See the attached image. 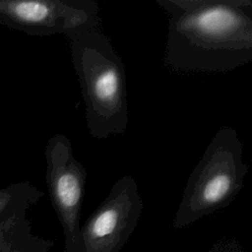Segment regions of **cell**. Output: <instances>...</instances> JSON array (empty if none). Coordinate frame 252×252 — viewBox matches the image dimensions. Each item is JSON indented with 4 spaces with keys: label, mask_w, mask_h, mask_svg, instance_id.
Here are the masks:
<instances>
[{
    "label": "cell",
    "mask_w": 252,
    "mask_h": 252,
    "mask_svg": "<svg viewBox=\"0 0 252 252\" xmlns=\"http://www.w3.org/2000/svg\"><path fill=\"white\" fill-rule=\"evenodd\" d=\"M243 144L230 126L218 130L190 173L174 218L182 227L228 206L244 185Z\"/></svg>",
    "instance_id": "3"
},
{
    "label": "cell",
    "mask_w": 252,
    "mask_h": 252,
    "mask_svg": "<svg viewBox=\"0 0 252 252\" xmlns=\"http://www.w3.org/2000/svg\"><path fill=\"white\" fill-rule=\"evenodd\" d=\"M50 242L32 234L27 215L0 223V252H48Z\"/></svg>",
    "instance_id": "7"
},
{
    "label": "cell",
    "mask_w": 252,
    "mask_h": 252,
    "mask_svg": "<svg viewBox=\"0 0 252 252\" xmlns=\"http://www.w3.org/2000/svg\"><path fill=\"white\" fill-rule=\"evenodd\" d=\"M45 159L48 192L63 226L68 248L81 228L79 222L87 170L75 158L71 141L63 134H55L48 140Z\"/></svg>",
    "instance_id": "6"
},
{
    "label": "cell",
    "mask_w": 252,
    "mask_h": 252,
    "mask_svg": "<svg viewBox=\"0 0 252 252\" xmlns=\"http://www.w3.org/2000/svg\"><path fill=\"white\" fill-rule=\"evenodd\" d=\"M214 252H240L238 248L232 247V246H222L220 248H217Z\"/></svg>",
    "instance_id": "9"
},
{
    "label": "cell",
    "mask_w": 252,
    "mask_h": 252,
    "mask_svg": "<svg viewBox=\"0 0 252 252\" xmlns=\"http://www.w3.org/2000/svg\"><path fill=\"white\" fill-rule=\"evenodd\" d=\"M70 51L91 136L123 134L128 125L126 76L110 38L99 29L89 31L70 38Z\"/></svg>",
    "instance_id": "2"
},
{
    "label": "cell",
    "mask_w": 252,
    "mask_h": 252,
    "mask_svg": "<svg viewBox=\"0 0 252 252\" xmlns=\"http://www.w3.org/2000/svg\"><path fill=\"white\" fill-rule=\"evenodd\" d=\"M143 202L135 178L115 181L109 194L93 213L66 252H117L133 232Z\"/></svg>",
    "instance_id": "5"
},
{
    "label": "cell",
    "mask_w": 252,
    "mask_h": 252,
    "mask_svg": "<svg viewBox=\"0 0 252 252\" xmlns=\"http://www.w3.org/2000/svg\"><path fill=\"white\" fill-rule=\"evenodd\" d=\"M94 0H0V24L30 35L85 33L99 27Z\"/></svg>",
    "instance_id": "4"
},
{
    "label": "cell",
    "mask_w": 252,
    "mask_h": 252,
    "mask_svg": "<svg viewBox=\"0 0 252 252\" xmlns=\"http://www.w3.org/2000/svg\"><path fill=\"white\" fill-rule=\"evenodd\" d=\"M168 16L164 65L220 73L252 60L251 0H156Z\"/></svg>",
    "instance_id": "1"
},
{
    "label": "cell",
    "mask_w": 252,
    "mask_h": 252,
    "mask_svg": "<svg viewBox=\"0 0 252 252\" xmlns=\"http://www.w3.org/2000/svg\"><path fill=\"white\" fill-rule=\"evenodd\" d=\"M43 196V192L24 181L0 189V223L19 215H27L29 208Z\"/></svg>",
    "instance_id": "8"
}]
</instances>
